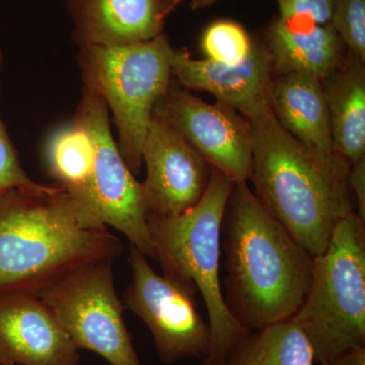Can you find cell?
Wrapping results in <instances>:
<instances>
[{
    "label": "cell",
    "mask_w": 365,
    "mask_h": 365,
    "mask_svg": "<svg viewBox=\"0 0 365 365\" xmlns=\"http://www.w3.org/2000/svg\"><path fill=\"white\" fill-rule=\"evenodd\" d=\"M74 122L85 129L93 144L90 192L93 213L107 227L122 232L144 256L153 259L141 182L125 163L113 137L104 98L90 86H83Z\"/></svg>",
    "instance_id": "9c48e42d"
},
{
    "label": "cell",
    "mask_w": 365,
    "mask_h": 365,
    "mask_svg": "<svg viewBox=\"0 0 365 365\" xmlns=\"http://www.w3.org/2000/svg\"><path fill=\"white\" fill-rule=\"evenodd\" d=\"M331 24L348 53L365 64V0H334Z\"/></svg>",
    "instance_id": "44dd1931"
},
{
    "label": "cell",
    "mask_w": 365,
    "mask_h": 365,
    "mask_svg": "<svg viewBox=\"0 0 365 365\" xmlns=\"http://www.w3.org/2000/svg\"><path fill=\"white\" fill-rule=\"evenodd\" d=\"M246 118L253 132L255 195L312 256L323 253L338 223L355 213L348 184L351 165L288 133L270 101Z\"/></svg>",
    "instance_id": "7a4b0ae2"
},
{
    "label": "cell",
    "mask_w": 365,
    "mask_h": 365,
    "mask_svg": "<svg viewBox=\"0 0 365 365\" xmlns=\"http://www.w3.org/2000/svg\"><path fill=\"white\" fill-rule=\"evenodd\" d=\"M215 0H190L191 6L193 9H201V7L210 6Z\"/></svg>",
    "instance_id": "484cf974"
},
{
    "label": "cell",
    "mask_w": 365,
    "mask_h": 365,
    "mask_svg": "<svg viewBox=\"0 0 365 365\" xmlns=\"http://www.w3.org/2000/svg\"><path fill=\"white\" fill-rule=\"evenodd\" d=\"M46 157L48 170L58 182L57 186L93 213L90 192L93 148L85 129L73 122L71 126L55 132L48 143Z\"/></svg>",
    "instance_id": "d6986e66"
},
{
    "label": "cell",
    "mask_w": 365,
    "mask_h": 365,
    "mask_svg": "<svg viewBox=\"0 0 365 365\" xmlns=\"http://www.w3.org/2000/svg\"><path fill=\"white\" fill-rule=\"evenodd\" d=\"M333 365H365V346L352 348L343 353Z\"/></svg>",
    "instance_id": "d4e9b609"
},
{
    "label": "cell",
    "mask_w": 365,
    "mask_h": 365,
    "mask_svg": "<svg viewBox=\"0 0 365 365\" xmlns=\"http://www.w3.org/2000/svg\"><path fill=\"white\" fill-rule=\"evenodd\" d=\"M348 184L354 200L355 213L365 222V158L350 168Z\"/></svg>",
    "instance_id": "cb8c5ba5"
},
{
    "label": "cell",
    "mask_w": 365,
    "mask_h": 365,
    "mask_svg": "<svg viewBox=\"0 0 365 365\" xmlns=\"http://www.w3.org/2000/svg\"><path fill=\"white\" fill-rule=\"evenodd\" d=\"M270 104L283 128L312 150L334 153L323 81L309 73L279 76L271 86Z\"/></svg>",
    "instance_id": "2e32d148"
},
{
    "label": "cell",
    "mask_w": 365,
    "mask_h": 365,
    "mask_svg": "<svg viewBox=\"0 0 365 365\" xmlns=\"http://www.w3.org/2000/svg\"><path fill=\"white\" fill-rule=\"evenodd\" d=\"M122 242L59 186L0 193V294H37L91 264L113 262Z\"/></svg>",
    "instance_id": "6da1fadb"
},
{
    "label": "cell",
    "mask_w": 365,
    "mask_h": 365,
    "mask_svg": "<svg viewBox=\"0 0 365 365\" xmlns=\"http://www.w3.org/2000/svg\"><path fill=\"white\" fill-rule=\"evenodd\" d=\"M168 4H169L170 11L175 9L180 4V2L182 1V0H167Z\"/></svg>",
    "instance_id": "4316f807"
},
{
    "label": "cell",
    "mask_w": 365,
    "mask_h": 365,
    "mask_svg": "<svg viewBox=\"0 0 365 365\" xmlns=\"http://www.w3.org/2000/svg\"><path fill=\"white\" fill-rule=\"evenodd\" d=\"M170 66L180 85L211 93L216 102L234 108L242 116L270 101L273 64L268 48L255 45L248 58L237 64L194 59L187 52L174 50Z\"/></svg>",
    "instance_id": "4fadbf2b"
},
{
    "label": "cell",
    "mask_w": 365,
    "mask_h": 365,
    "mask_svg": "<svg viewBox=\"0 0 365 365\" xmlns=\"http://www.w3.org/2000/svg\"><path fill=\"white\" fill-rule=\"evenodd\" d=\"M314 353L292 319L252 331L225 365H314Z\"/></svg>",
    "instance_id": "ac0fdd59"
},
{
    "label": "cell",
    "mask_w": 365,
    "mask_h": 365,
    "mask_svg": "<svg viewBox=\"0 0 365 365\" xmlns=\"http://www.w3.org/2000/svg\"><path fill=\"white\" fill-rule=\"evenodd\" d=\"M234 186L212 169L205 193L194 207L179 215H146L153 260L163 275L195 285L205 302L211 344L202 365H225L250 333L227 309L220 279L222 220Z\"/></svg>",
    "instance_id": "277c9868"
},
{
    "label": "cell",
    "mask_w": 365,
    "mask_h": 365,
    "mask_svg": "<svg viewBox=\"0 0 365 365\" xmlns=\"http://www.w3.org/2000/svg\"><path fill=\"white\" fill-rule=\"evenodd\" d=\"M128 262L130 282L122 302L148 327L160 359L165 364L205 359L210 350V327L197 309L195 285L160 275L132 245Z\"/></svg>",
    "instance_id": "ba28073f"
},
{
    "label": "cell",
    "mask_w": 365,
    "mask_h": 365,
    "mask_svg": "<svg viewBox=\"0 0 365 365\" xmlns=\"http://www.w3.org/2000/svg\"><path fill=\"white\" fill-rule=\"evenodd\" d=\"M143 160L146 215H182L202 198L212 168L179 132L155 115L144 139Z\"/></svg>",
    "instance_id": "8fae6325"
},
{
    "label": "cell",
    "mask_w": 365,
    "mask_h": 365,
    "mask_svg": "<svg viewBox=\"0 0 365 365\" xmlns=\"http://www.w3.org/2000/svg\"><path fill=\"white\" fill-rule=\"evenodd\" d=\"M227 277L225 302L247 330L292 319L313 270L312 256L249 188L235 184L222 225Z\"/></svg>",
    "instance_id": "3957f363"
},
{
    "label": "cell",
    "mask_w": 365,
    "mask_h": 365,
    "mask_svg": "<svg viewBox=\"0 0 365 365\" xmlns=\"http://www.w3.org/2000/svg\"><path fill=\"white\" fill-rule=\"evenodd\" d=\"M281 19L311 21L318 25L331 23L334 0H277Z\"/></svg>",
    "instance_id": "603a6c76"
},
{
    "label": "cell",
    "mask_w": 365,
    "mask_h": 365,
    "mask_svg": "<svg viewBox=\"0 0 365 365\" xmlns=\"http://www.w3.org/2000/svg\"><path fill=\"white\" fill-rule=\"evenodd\" d=\"M200 46L205 59L218 63L237 64L248 58L255 44L240 24L222 20L206 28Z\"/></svg>",
    "instance_id": "ffe728a7"
},
{
    "label": "cell",
    "mask_w": 365,
    "mask_h": 365,
    "mask_svg": "<svg viewBox=\"0 0 365 365\" xmlns=\"http://www.w3.org/2000/svg\"><path fill=\"white\" fill-rule=\"evenodd\" d=\"M113 262L91 264L40 290L79 349L97 353L111 365H141L114 285Z\"/></svg>",
    "instance_id": "52a82bcc"
},
{
    "label": "cell",
    "mask_w": 365,
    "mask_h": 365,
    "mask_svg": "<svg viewBox=\"0 0 365 365\" xmlns=\"http://www.w3.org/2000/svg\"><path fill=\"white\" fill-rule=\"evenodd\" d=\"M153 115L167 122L228 180L247 182L252 172L251 123L234 108L209 104L173 83L155 105Z\"/></svg>",
    "instance_id": "30bf717a"
},
{
    "label": "cell",
    "mask_w": 365,
    "mask_h": 365,
    "mask_svg": "<svg viewBox=\"0 0 365 365\" xmlns=\"http://www.w3.org/2000/svg\"><path fill=\"white\" fill-rule=\"evenodd\" d=\"M334 153L354 165L365 158L364 64L348 53L323 81Z\"/></svg>",
    "instance_id": "e0dca14e"
},
{
    "label": "cell",
    "mask_w": 365,
    "mask_h": 365,
    "mask_svg": "<svg viewBox=\"0 0 365 365\" xmlns=\"http://www.w3.org/2000/svg\"><path fill=\"white\" fill-rule=\"evenodd\" d=\"M79 46L144 42L163 34L167 0H67Z\"/></svg>",
    "instance_id": "5bb4252c"
},
{
    "label": "cell",
    "mask_w": 365,
    "mask_h": 365,
    "mask_svg": "<svg viewBox=\"0 0 365 365\" xmlns=\"http://www.w3.org/2000/svg\"><path fill=\"white\" fill-rule=\"evenodd\" d=\"M343 43L332 24L278 19L269 32L268 50L278 76L309 73L322 81L342 66Z\"/></svg>",
    "instance_id": "9a60e30c"
},
{
    "label": "cell",
    "mask_w": 365,
    "mask_h": 365,
    "mask_svg": "<svg viewBox=\"0 0 365 365\" xmlns=\"http://www.w3.org/2000/svg\"><path fill=\"white\" fill-rule=\"evenodd\" d=\"M79 47L83 83L97 91L111 110L120 153L131 172L139 174L153 110L172 83L174 49L163 33L132 44Z\"/></svg>",
    "instance_id": "8992f818"
},
{
    "label": "cell",
    "mask_w": 365,
    "mask_h": 365,
    "mask_svg": "<svg viewBox=\"0 0 365 365\" xmlns=\"http://www.w3.org/2000/svg\"><path fill=\"white\" fill-rule=\"evenodd\" d=\"M2 60L4 57L0 50V76L2 72ZM43 186L44 185L34 182L21 168L16 150L0 118V193L7 190H35L42 188Z\"/></svg>",
    "instance_id": "7402d4cb"
},
{
    "label": "cell",
    "mask_w": 365,
    "mask_h": 365,
    "mask_svg": "<svg viewBox=\"0 0 365 365\" xmlns=\"http://www.w3.org/2000/svg\"><path fill=\"white\" fill-rule=\"evenodd\" d=\"M78 348L33 294H0V365H78Z\"/></svg>",
    "instance_id": "7c38bea8"
},
{
    "label": "cell",
    "mask_w": 365,
    "mask_h": 365,
    "mask_svg": "<svg viewBox=\"0 0 365 365\" xmlns=\"http://www.w3.org/2000/svg\"><path fill=\"white\" fill-rule=\"evenodd\" d=\"M292 319L321 365L365 346V222L356 213L341 220L325 251L314 256L309 290Z\"/></svg>",
    "instance_id": "5b68a950"
}]
</instances>
